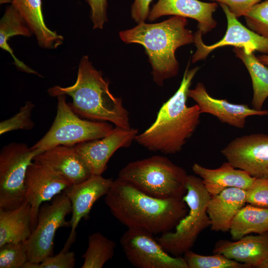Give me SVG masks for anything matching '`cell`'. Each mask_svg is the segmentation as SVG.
<instances>
[{
  "label": "cell",
  "instance_id": "obj_26",
  "mask_svg": "<svg viewBox=\"0 0 268 268\" xmlns=\"http://www.w3.org/2000/svg\"><path fill=\"white\" fill-rule=\"evenodd\" d=\"M229 231L234 240L252 233H268V208L244 206L233 219Z\"/></svg>",
  "mask_w": 268,
  "mask_h": 268
},
{
  "label": "cell",
  "instance_id": "obj_1",
  "mask_svg": "<svg viewBox=\"0 0 268 268\" xmlns=\"http://www.w3.org/2000/svg\"><path fill=\"white\" fill-rule=\"evenodd\" d=\"M112 215L127 228H138L153 235L172 231L188 213L183 198L159 199L119 178L105 197Z\"/></svg>",
  "mask_w": 268,
  "mask_h": 268
},
{
  "label": "cell",
  "instance_id": "obj_9",
  "mask_svg": "<svg viewBox=\"0 0 268 268\" xmlns=\"http://www.w3.org/2000/svg\"><path fill=\"white\" fill-rule=\"evenodd\" d=\"M71 211V202L65 192L50 203L41 205L37 225L26 240L29 262L40 263L53 255L56 232L60 227H70L66 217Z\"/></svg>",
  "mask_w": 268,
  "mask_h": 268
},
{
  "label": "cell",
  "instance_id": "obj_2",
  "mask_svg": "<svg viewBox=\"0 0 268 268\" xmlns=\"http://www.w3.org/2000/svg\"><path fill=\"white\" fill-rule=\"evenodd\" d=\"M188 63L180 86L160 108L154 123L135 140L150 151L166 154L181 151L200 122L201 113L197 104L187 105L188 91L199 69H190Z\"/></svg>",
  "mask_w": 268,
  "mask_h": 268
},
{
  "label": "cell",
  "instance_id": "obj_28",
  "mask_svg": "<svg viewBox=\"0 0 268 268\" xmlns=\"http://www.w3.org/2000/svg\"><path fill=\"white\" fill-rule=\"evenodd\" d=\"M188 268H249L248 265L230 259L224 255L216 253L212 256H203L191 250L184 254Z\"/></svg>",
  "mask_w": 268,
  "mask_h": 268
},
{
  "label": "cell",
  "instance_id": "obj_5",
  "mask_svg": "<svg viewBox=\"0 0 268 268\" xmlns=\"http://www.w3.org/2000/svg\"><path fill=\"white\" fill-rule=\"evenodd\" d=\"M188 176L167 157L154 155L129 163L118 177L148 195L164 199L183 198Z\"/></svg>",
  "mask_w": 268,
  "mask_h": 268
},
{
  "label": "cell",
  "instance_id": "obj_32",
  "mask_svg": "<svg viewBox=\"0 0 268 268\" xmlns=\"http://www.w3.org/2000/svg\"><path fill=\"white\" fill-rule=\"evenodd\" d=\"M75 264V254L62 249L56 255H52L40 263L28 262L23 268H73Z\"/></svg>",
  "mask_w": 268,
  "mask_h": 268
},
{
  "label": "cell",
  "instance_id": "obj_36",
  "mask_svg": "<svg viewBox=\"0 0 268 268\" xmlns=\"http://www.w3.org/2000/svg\"><path fill=\"white\" fill-rule=\"evenodd\" d=\"M152 0H134L131 6V16L138 23L145 22L150 12L149 6Z\"/></svg>",
  "mask_w": 268,
  "mask_h": 268
},
{
  "label": "cell",
  "instance_id": "obj_13",
  "mask_svg": "<svg viewBox=\"0 0 268 268\" xmlns=\"http://www.w3.org/2000/svg\"><path fill=\"white\" fill-rule=\"evenodd\" d=\"M72 184L51 168L34 161L28 167L25 180V200L31 206V229L35 228L42 204L53 199Z\"/></svg>",
  "mask_w": 268,
  "mask_h": 268
},
{
  "label": "cell",
  "instance_id": "obj_33",
  "mask_svg": "<svg viewBox=\"0 0 268 268\" xmlns=\"http://www.w3.org/2000/svg\"><path fill=\"white\" fill-rule=\"evenodd\" d=\"M246 201L253 206L268 208V178H255L246 190Z\"/></svg>",
  "mask_w": 268,
  "mask_h": 268
},
{
  "label": "cell",
  "instance_id": "obj_14",
  "mask_svg": "<svg viewBox=\"0 0 268 268\" xmlns=\"http://www.w3.org/2000/svg\"><path fill=\"white\" fill-rule=\"evenodd\" d=\"M138 130L115 127L108 134L74 146L92 175H102L108 161L119 148L129 147L135 139Z\"/></svg>",
  "mask_w": 268,
  "mask_h": 268
},
{
  "label": "cell",
  "instance_id": "obj_18",
  "mask_svg": "<svg viewBox=\"0 0 268 268\" xmlns=\"http://www.w3.org/2000/svg\"><path fill=\"white\" fill-rule=\"evenodd\" d=\"M33 161L51 168L72 184L82 182L92 175L74 146L52 147L37 154Z\"/></svg>",
  "mask_w": 268,
  "mask_h": 268
},
{
  "label": "cell",
  "instance_id": "obj_7",
  "mask_svg": "<svg viewBox=\"0 0 268 268\" xmlns=\"http://www.w3.org/2000/svg\"><path fill=\"white\" fill-rule=\"evenodd\" d=\"M57 113L46 134L31 148L40 153L58 145L74 146L78 143L102 138L114 128L105 122L81 119L66 101V95L57 97Z\"/></svg>",
  "mask_w": 268,
  "mask_h": 268
},
{
  "label": "cell",
  "instance_id": "obj_29",
  "mask_svg": "<svg viewBox=\"0 0 268 268\" xmlns=\"http://www.w3.org/2000/svg\"><path fill=\"white\" fill-rule=\"evenodd\" d=\"M28 262L26 241L0 247V268H23Z\"/></svg>",
  "mask_w": 268,
  "mask_h": 268
},
{
  "label": "cell",
  "instance_id": "obj_15",
  "mask_svg": "<svg viewBox=\"0 0 268 268\" xmlns=\"http://www.w3.org/2000/svg\"><path fill=\"white\" fill-rule=\"evenodd\" d=\"M113 181L102 175H91L84 181L72 184L64 192L71 203L72 216L69 221L71 231L63 249L69 250L74 242L76 229L80 221L89 217L92 206L101 197L106 195Z\"/></svg>",
  "mask_w": 268,
  "mask_h": 268
},
{
  "label": "cell",
  "instance_id": "obj_31",
  "mask_svg": "<svg viewBox=\"0 0 268 268\" xmlns=\"http://www.w3.org/2000/svg\"><path fill=\"white\" fill-rule=\"evenodd\" d=\"M244 17L248 28L268 38V0L254 5Z\"/></svg>",
  "mask_w": 268,
  "mask_h": 268
},
{
  "label": "cell",
  "instance_id": "obj_6",
  "mask_svg": "<svg viewBox=\"0 0 268 268\" xmlns=\"http://www.w3.org/2000/svg\"><path fill=\"white\" fill-rule=\"evenodd\" d=\"M186 189L183 199L189 208L188 213L177 224L174 231L163 233L156 239L174 256H181L191 250L200 234L210 226L206 209L211 195L201 179L188 175Z\"/></svg>",
  "mask_w": 268,
  "mask_h": 268
},
{
  "label": "cell",
  "instance_id": "obj_21",
  "mask_svg": "<svg viewBox=\"0 0 268 268\" xmlns=\"http://www.w3.org/2000/svg\"><path fill=\"white\" fill-rule=\"evenodd\" d=\"M246 202V191L237 188H227L211 196L206 209L211 230L229 231L233 219Z\"/></svg>",
  "mask_w": 268,
  "mask_h": 268
},
{
  "label": "cell",
  "instance_id": "obj_8",
  "mask_svg": "<svg viewBox=\"0 0 268 268\" xmlns=\"http://www.w3.org/2000/svg\"><path fill=\"white\" fill-rule=\"evenodd\" d=\"M39 153L24 143L13 142L2 148L0 152V208L12 209L24 201L26 171Z\"/></svg>",
  "mask_w": 268,
  "mask_h": 268
},
{
  "label": "cell",
  "instance_id": "obj_27",
  "mask_svg": "<svg viewBox=\"0 0 268 268\" xmlns=\"http://www.w3.org/2000/svg\"><path fill=\"white\" fill-rule=\"evenodd\" d=\"M88 240L87 248L82 256L81 268H102L113 257L116 244L98 232L89 235Z\"/></svg>",
  "mask_w": 268,
  "mask_h": 268
},
{
  "label": "cell",
  "instance_id": "obj_37",
  "mask_svg": "<svg viewBox=\"0 0 268 268\" xmlns=\"http://www.w3.org/2000/svg\"><path fill=\"white\" fill-rule=\"evenodd\" d=\"M257 58L262 64L268 66V54L259 55Z\"/></svg>",
  "mask_w": 268,
  "mask_h": 268
},
{
  "label": "cell",
  "instance_id": "obj_12",
  "mask_svg": "<svg viewBox=\"0 0 268 268\" xmlns=\"http://www.w3.org/2000/svg\"><path fill=\"white\" fill-rule=\"evenodd\" d=\"M226 17L227 28L224 37L217 42L205 45L202 39V34L199 30L194 33V43L197 50L192 56V62L195 63L205 59L217 48L232 46L243 48L247 53L258 51L268 54V38L261 36L241 24L228 7L219 3Z\"/></svg>",
  "mask_w": 268,
  "mask_h": 268
},
{
  "label": "cell",
  "instance_id": "obj_16",
  "mask_svg": "<svg viewBox=\"0 0 268 268\" xmlns=\"http://www.w3.org/2000/svg\"><path fill=\"white\" fill-rule=\"evenodd\" d=\"M188 97L196 102L201 114H209L221 123L239 129L245 127L246 119L249 116L268 115V110H257L247 105L233 104L225 99L212 97L201 82L194 89H189Z\"/></svg>",
  "mask_w": 268,
  "mask_h": 268
},
{
  "label": "cell",
  "instance_id": "obj_20",
  "mask_svg": "<svg viewBox=\"0 0 268 268\" xmlns=\"http://www.w3.org/2000/svg\"><path fill=\"white\" fill-rule=\"evenodd\" d=\"M192 170L201 179L211 196L216 195L229 188H237L246 191L256 178L246 172L234 167L228 161L216 169H209L194 163Z\"/></svg>",
  "mask_w": 268,
  "mask_h": 268
},
{
  "label": "cell",
  "instance_id": "obj_30",
  "mask_svg": "<svg viewBox=\"0 0 268 268\" xmlns=\"http://www.w3.org/2000/svg\"><path fill=\"white\" fill-rule=\"evenodd\" d=\"M34 104L31 101H26L19 111L12 117L0 123V134L16 130L29 131L34 127L31 119V114Z\"/></svg>",
  "mask_w": 268,
  "mask_h": 268
},
{
  "label": "cell",
  "instance_id": "obj_10",
  "mask_svg": "<svg viewBox=\"0 0 268 268\" xmlns=\"http://www.w3.org/2000/svg\"><path fill=\"white\" fill-rule=\"evenodd\" d=\"M129 262L137 268H188L184 257L169 254L153 234L138 228L129 227L120 239Z\"/></svg>",
  "mask_w": 268,
  "mask_h": 268
},
{
  "label": "cell",
  "instance_id": "obj_19",
  "mask_svg": "<svg viewBox=\"0 0 268 268\" xmlns=\"http://www.w3.org/2000/svg\"><path fill=\"white\" fill-rule=\"evenodd\" d=\"M213 252L223 254L250 268H260L268 258V233L247 235L234 242L220 240L215 244Z\"/></svg>",
  "mask_w": 268,
  "mask_h": 268
},
{
  "label": "cell",
  "instance_id": "obj_35",
  "mask_svg": "<svg viewBox=\"0 0 268 268\" xmlns=\"http://www.w3.org/2000/svg\"><path fill=\"white\" fill-rule=\"evenodd\" d=\"M226 5L236 18L244 15L263 0H209Z\"/></svg>",
  "mask_w": 268,
  "mask_h": 268
},
{
  "label": "cell",
  "instance_id": "obj_11",
  "mask_svg": "<svg viewBox=\"0 0 268 268\" xmlns=\"http://www.w3.org/2000/svg\"><path fill=\"white\" fill-rule=\"evenodd\" d=\"M221 152L234 167L251 176L268 178V134H253L237 137Z\"/></svg>",
  "mask_w": 268,
  "mask_h": 268
},
{
  "label": "cell",
  "instance_id": "obj_22",
  "mask_svg": "<svg viewBox=\"0 0 268 268\" xmlns=\"http://www.w3.org/2000/svg\"><path fill=\"white\" fill-rule=\"evenodd\" d=\"M12 4L24 19L44 48L57 49L64 41V37L46 25L42 12V0H11Z\"/></svg>",
  "mask_w": 268,
  "mask_h": 268
},
{
  "label": "cell",
  "instance_id": "obj_23",
  "mask_svg": "<svg viewBox=\"0 0 268 268\" xmlns=\"http://www.w3.org/2000/svg\"><path fill=\"white\" fill-rule=\"evenodd\" d=\"M31 232V206L27 201L12 209L0 208V247L25 241Z\"/></svg>",
  "mask_w": 268,
  "mask_h": 268
},
{
  "label": "cell",
  "instance_id": "obj_3",
  "mask_svg": "<svg viewBox=\"0 0 268 268\" xmlns=\"http://www.w3.org/2000/svg\"><path fill=\"white\" fill-rule=\"evenodd\" d=\"M187 18L173 16L156 23H138L119 32L126 44L142 45L152 67L153 80L162 86L165 80L176 76L179 64L175 52L179 47L194 43V34L187 28Z\"/></svg>",
  "mask_w": 268,
  "mask_h": 268
},
{
  "label": "cell",
  "instance_id": "obj_34",
  "mask_svg": "<svg viewBox=\"0 0 268 268\" xmlns=\"http://www.w3.org/2000/svg\"><path fill=\"white\" fill-rule=\"evenodd\" d=\"M90 9L93 29H101L107 21V0H85Z\"/></svg>",
  "mask_w": 268,
  "mask_h": 268
},
{
  "label": "cell",
  "instance_id": "obj_24",
  "mask_svg": "<svg viewBox=\"0 0 268 268\" xmlns=\"http://www.w3.org/2000/svg\"><path fill=\"white\" fill-rule=\"evenodd\" d=\"M32 34L28 25L16 8L12 4L7 6L0 21V47L10 54L18 69L42 76L17 58L8 43L9 38L14 36L30 37Z\"/></svg>",
  "mask_w": 268,
  "mask_h": 268
},
{
  "label": "cell",
  "instance_id": "obj_17",
  "mask_svg": "<svg viewBox=\"0 0 268 268\" xmlns=\"http://www.w3.org/2000/svg\"><path fill=\"white\" fill-rule=\"evenodd\" d=\"M218 4L199 0H158L150 10L148 19L154 21L166 15L190 18L198 22V30L202 35L212 30L217 25L213 17Z\"/></svg>",
  "mask_w": 268,
  "mask_h": 268
},
{
  "label": "cell",
  "instance_id": "obj_25",
  "mask_svg": "<svg viewBox=\"0 0 268 268\" xmlns=\"http://www.w3.org/2000/svg\"><path fill=\"white\" fill-rule=\"evenodd\" d=\"M233 52L244 64L250 75L253 91V108L261 110L268 97V68L258 60L254 52L247 53L243 48L238 47H234Z\"/></svg>",
  "mask_w": 268,
  "mask_h": 268
},
{
  "label": "cell",
  "instance_id": "obj_4",
  "mask_svg": "<svg viewBox=\"0 0 268 268\" xmlns=\"http://www.w3.org/2000/svg\"><path fill=\"white\" fill-rule=\"evenodd\" d=\"M109 84L102 71L96 69L88 57L84 56L78 65L75 83L67 87H52L48 92L52 97L70 96L72 102L69 105L80 117L109 122L116 127L130 129L129 112L124 107L122 99L110 92Z\"/></svg>",
  "mask_w": 268,
  "mask_h": 268
},
{
  "label": "cell",
  "instance_id": "obj_38",
  "mask_svg": "<svg viewBox=\"0 0 268 268\" xmlns=\"http://www.w3.org/2000/svg\"><path fill=\"white\" fill-rule=\"evenodd\" d=\"M260 268H268V258L262 264Z\"/></svg>",
  "mask_w": 268,
  "mask_h": 268
}]
</instances>
